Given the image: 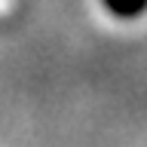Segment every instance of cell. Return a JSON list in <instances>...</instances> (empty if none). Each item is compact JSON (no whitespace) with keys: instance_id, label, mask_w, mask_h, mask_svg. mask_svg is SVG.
<instances>
[{"instance_id":"6da1fadb","label":"cell","mask_w":147,"mask_h":147,"mask_svg":"<svg viewBox=\"0 0 147 147\" xmlns=\"http://www.w3.org/2000/svg\"><path fill=\"white\" fill-rule=\"evenodd\" d=\"M9 9H12V0H0V16H6Z\"/></svg>"}]
</instances>
